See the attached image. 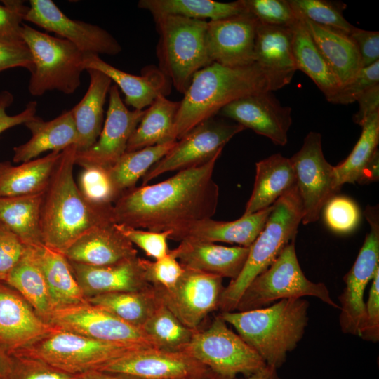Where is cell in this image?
Wrapping results in <instances>:
<instances>
[{
	"label": "cell",
	"instance_id": "cell-4",
	"mask_svg": "<svg viewBox=\"0 0 379 379\" xmlns=\"http://www.w3.org/2000/svg\"><path fill=\"white\" fill-rule=\"evenodd\" d=\"M307 300H280L269 307L220 312L237 334L264 360L266 365L280 368L288 352L293 350L303 337L308 322Z\"/></svg>",
	"mask_w": 379,
	"mask_h": 379
},
{
	"label": "cell",
	"instance_id": "cell-55",
	"mask_svg": "<svg viewBox=\"0 0 379 379\" xmlns=\"http://www.w3.org/2000/svg\"><path fill=\"white\" fill-rule=\"evenodd\" d=\"M358 50L361 67H366L379 61V32L355 27L349 35Z\"/></svg>",
	"mask_w": 379,
	"mask_h": 379
},
{
	"label": "cell",
	"instance_id": "cell-3",
	"mask_svg": "<svg viewBox=\"0 0 379 379\" xmlns=\"http://www.w3.org/2000/svg\"><path fill=\"white\" fill-rule=\"evenodd\" d=\"M272 90L255 62L230 67L212 62L198 71L179 102L167 142L178 141L203 121L215 117L227 105L246 95Z\"/></svg>",
	"mask_w": 379,
	"mask_h": 379
},
{
	"label": "cell",
	"instance_id": "cell-37",
	"mask_svg": "<svg viewBox=\"0 0 379 379\" xmlns=\"http://www.w3.org/2000/svg\"><path fill=\"white\" fill-rule=\"evenodd\" d=\"M87 301L141 329L161 304L152 286L136 291L97 295Z\"/></svg>",
	"mask_w": 379,
	"mask_h": 379
},
{
	"label": "cell",
	"instance_id": "cell-39",
	"mask_svg": "<svg viewBox=\"0 0 379 379\" xmlns=\"http://www.w3.org/2000/svg\"><path fill=\"white\" fill-rule=\"evenodd\" d=\"M178 107L179 102L159 95L145 109L128 140L126 152L167 142Z\"/></svg>",
	"mask_w": 379,
	"mask_h": 379
},
{
	"label": "cell",
	"instance_id": "cell-32",
	"mask_svg": "<svg viewBox=\"0 0 379 379\" xmlns=\"http://www.w3.org/2000/svg\"><path fill=\"white\" fill-rule=\"evenodd\" d=\"M61 152H52L18 166L0 161V197L43 193Z\"/></svg>",
	"mask_w": 379,
	"mask_h": 379
},
{
	"label": "cell",
	"instance_id": "cell-35",
	"mask_svg": "<svg viewBox=\"0 0 379 379\" xmlns=\"http://www.w3.org/2000/svg\"><path fill=\"white\" fill-rule=\"evenodd\" d=\"M5 284L15 290L45 321L52 311L48 286L36 258L34 246L25 253L7 277Z\"/></svg>",
	"mask_w": 379,
	"mask_h": 379
},
{
	"label": "cell",
	"instance_id": "cell-15",
	"mask_svg": "<svg viewBox=\"0 0 379 379\" xmlns=\"http://www.w3.org/2000/svg\"><path fill=\"white\" fill-rule=\"evenodd\" d=\"M222 279L215 274L184 267L180 278L172 288L165 289L152 286L165 307L184 325L197 330L210 312L218 310L225 288Z\"/></svg>",
	"mask_w": 379,
	"mask_h": 379
},
{
	"label": "cell",
	"instance_id": "cell-50",
	"mask_svg": "<svg viewBox=\"0 0 379 379\" xmlns=\"http://www.w3.org/2000/svg\"><path fill=\"white\" fill-rule=\"evenodd\" d=\"M379 84V61L362 67L354 78L340 88L331 101L333 104L348 105L370 88Z\"/></svg>",
	"mask_w": 379,
	"mask_h": 379
},
{
	"label": "cell",
	"instance_id": "cell-8",
	"mask_svg": "<svg viewBox=\"0 0 379 379\" xmlns=\"http://www.w3.org/2000/svg\"><path fill=\"white\" fill-rule=\"evenodd\" d=\"M21 36L29 48L34 68L28 90L33 96L57 90L73 93L80 86L84 53L70 41L22 23Z\"/></svg>",
	"mask_w": 379,
	"mask_h": 379
},
{
	"label": "cell",
	"instance_id": "cell-7",
	"mask_svg": "<svg viewBox=\"0 0 379 379\" xmlns=\"http://www.w3.org/2000/svg\"><path fill=\"white\" fill-rule=\"evenodd\" d=\"M140 348L147 347L95 340L56 327L11 357L37 361L71 374H81L98 371L112 360Z\"/></svg>",
	"mask_w": 379,
	"mask_h": 379
},
{
	"label": "cell",
	"instance_id": "cell-29",
	"mask_svg": "<svg viewBox=\"0 0 379 379\" xmlns=\"http://www.w3.org/2000/svg\"><path fill=\"white\" fill-rule=\"evenodd\" d=\"M272 208L273 204L252 214L242 215L234 221H218L212 218L200 220L187 231L181 241L225 242L250 247L264 228Z\"/></svg>",
	"mask_w": 379,
	"mask_h": 379
},
{
	"label": "cell",
	"instance_id": "cell-17",
	"mask_svg": "<svg viewBox=\"0 0 379 379\" xmlns=\"http://www.w3.org/2000/svg\"><path fill=\"white\" fill-rule=\"evenodd\" d=\"M24 20L54 32L84 53L115 55L122 50L117 40L107 31L98 25L68 18L51 0L29 1Z\"/></svg>",
	"mask_w": 379,
	"mask_h": 379
},
{
	"label": "cell",
	"instance_id": "cell-36",
	"mask_svg": "<svg viewBox=\"0 0 379 379\" xmlns=\"http://www.w3.org/2000/svg\"><path fill=\"white\" fill-rule=\"evenodd\" d=\"M43 193L0 197V223L26 246L44 244L40 227Z\"/></svg>",
	"mask_w": 379,
	"mask_h": 379
},
{
	"label": "cell",
	"instance_id": "cell-12",
	"mask_svg": "<svg viewBox=\"0 0 379 379\" xmlns=\"http://www.w3.org/2000/svg\"><path fill=\"white\" fill-rule=\"evenodd\" d=\"M378 206H368L365 216L370 225L357 258L343 280L345 287L338 299L341 331L359 336L366 321L364 294L366 287L379 270V215Z\"/></svg>",
	"mask_w": 379,
	"mask_h": 379
},
{
	"label": "cell",
	"instance_id": "cell-54",
	"mask_svg": "<svg viewBox=\"0 0 379 379\" xmlns=\"http://www.w3.org/2000/svg\"><path fill=\"white\" fill-rule=\"evenodd\" d=\"M14 67H23L30 72L34 64L32 53L25 42H0V72Z\"/></svg>",
	"mask_w": 379,
	"mask_h": 379
},
{
	"label": "cell",
	"instance_id": "cell-30",
	"mask_svg": "<svg viewBox=\"0 0 379 379\" xmlns=\"http://www.w3.org/2000/svg\"><path fill=\"white\" fill-rule=\"evenodd\" d=\"M90 76L88 88L71 112L78 134L77 152L88 149L97 141L104 119V105L112 80L104 73L86 69Z\"/></svg>",
	"mask_w": 379,
	"mask_h": 379
},
{
	"label": "cell",
	"instance_id": "cell-56",
	"mask_svg": "<svg viewBox=\"0 0 379 379\" xmlns=\"http://www.w3.org/2000/svg\"><path fill=\"white\" fill-rule=\"evenodd\" d=\"M13 101V95L6 91L0 93V134L4 131L20 124H25L33 119L37 110V102H29L25 109L19 114L10 115L6 109Z\"/></svg>",
	"mask_w": 379,
	"mask_h": 379
},
{
	"label": "cell",
	"instance_id": "cell-16",
	"mask_svg": "<svg viewBox=\"0 0 379 379\" xmlns=\"http://www.w3.org/2000/svg\"><path fill=\"white\" fill-rule=\"evenodd\" d=\"M104 126L90 148L77 152L75 164L82 168H109L126 151L128 140L140 122L145 109L129 110L121 98L119 88L112 85Z\"/></svg>",
	"mask_w": 379,
	"mask_h": 379
},
{
	"label": "cell",
	"instance_id": "cell-10",
	"mask_svg": "<svg viewBox=\"0 0 379 379\" xmlns=\"http://www.w3.org/2000/svg\"><path fill=\"white\" fill-rule=\"evenodd\" d=\"M212 371L237 378L250 375L266 366L262 357L218 314L205 330L197 329L183 349Z\"/></svg>",
	"mask_w": 379,
	"mask_h": 379
},
{
	"label": "cell",
	"instance_id": "cell-49",
	"mask_svg": "<svg viewBox=\"0 0 379 379\" xmlns=\"http://www.w3.org/2000/svg\"><path fill=\"white\" fill-rule=\"evenodd\" d=\"M0 4V42H24L21 36L22 20L29 6L22 1L6 0Z\"/></svg>",
	"mask_w": 379,
	"mask_h": 379
},
{
	"label": "cell",
	"instance_id": "cell-48",
	"mask_svg": "<svg viewBox=\"0 0 379 379\" xmlns=\"http://www.w3.org/2000/svg\"><path fill=\"white\" fill-rule=\"evenodd\" d=\"M145 278L154 287L168 289L180 278L184 267L170 252L159 259L150 261L142 258Z\"/></svg>",
	"mask_w": 379,
	"mask_h": 379
},
{
	"label": "cell",
	"instance_id": "cell-40",
	"mask_svg": "<svg viewBox=\"0 0 379 379\" xmlns=\"http://www.w3.org/2000/svg\"><path fill=\"white\" fill-rule=\"evenodd\" d=\"M171 141L125 152L112 166L107 168L114 187L120 195L135 187L139 179L163 158L176 144Z\"/></svg>",
	"mask_w": 379,
	"mask_h": 379
},
{
	"label": "cell",
	"instance_id": "cell-2",
	"mask_svg": "<svg viewBox=\"0 0 379 379\" xmlns=\"http://www.w3.org/2000/svg\"><path fill=\"white\" fill-rule=\"evenodd\" d=\"M77 152L76 145L62 151L41 206L43 244L61 253L91 229L115 223L113 205L92 203L79 190L73 175Z\"/></svg>",
	"mask_w": 379,
	"mask_h": 379
},
{
	"label": "cell",
	"instance_id": "cell-24",
	"mask_svg": "<svg viewBox=\"0 0 379 379\" xmlns=\"http://www.w3.org/2000/svg\"><path fill=\"white\" fill-rule=\"evenodd\" d=\"M291 27L259 22L255 41V62L267 76L272 90L288 84L298 70L291 47Z\"/></svg>",
	"mask_w": 379,
	"mask_h": 379
},
{
	"label": "cell",
	"instance_id": "cell-25",
	"mask_svg": "<svg viewBox=\"0 0 379 379\" xmlns=\"http://www.w3.org/2000/svg\"><path fill=\"white\" fill-rule=\"evenodd\" d=\"M250 247L225 246L215 243L183 240L169 252L182 267L231 280L241 272Z\"/></svg>",
	"mask_w": 379,
	"mask_h": 379
},
{
	"label": "cell",
	"instance_id": "cell-34",
	"mask_svg": "<svg viewBox=\"0 0 379 379\" xmlns=\"http://www.w3.org/2000/svg\"><path fill=\"white\" fill-rule=\"evenodd\" d=\"M34 248L48 286L53 310L87 302L65 255L44 244L34 246Z\"/></svg>",
	"mask_w": 379,
	"mask_h": 379
},
{
	"label": "cell",
	"instance_id": "cell-31",
	"mask_svg": "<svg viewBox=\"0 0 379 379\" xmlns=\"http://www.w3.org/2000/svg\"><path fill=\"white\" fill-rule=\"evenodd\" d=\"M256 174L251 195L243 215L272 206L296 185L295 175L289 158L274 154L255 164Z\"/></svg>",
	"mask_w": 379,
	"mask_h": 379
},
{
	"label": "cell",
	"instance_id": "cell-42",
	"mask_svg": "<svg viewBox=\"0 0 379 379\" xmlns=\"http://www.w3.org/2000/svg\"><path fill=\"white\" fill-rule=\"evenodd\" d=\"M142 329L156 343L159 349L180 352L197 330L184 325L162 303L145 323Z\"/></svg>",
	"mask_w": 379,
	"mask_h": 379
},
{
	"label": "cell",
	"instance_id": "cell-59",
	"mask_svg": "<svg viewBox=\"0 0 379 379\" xmlns=\"http://www.w3.org/2000/svg\"><path fill=\"white\" fill-rule=\"evenodd\" d=\"M13 371V359L0 350V379H11Z\"/></svg>",
	"mask_w": 379,
	"mask_h": 379
},
{
	"label": "cell",
	"instance_id": "cell-9",
	"mask_svg": "<svg viewBox=\"0 0 379 379\" xmlns=\"http://www.w3.org/2000/svg\"><path fill=\"white\" fill-rule=\"evenodd\" d=\"M295 241H291L272 265L252 281L243 293L235 311L263 308L277 300L304 296L316 297L340 309L324 283L312 282L305 277L297 258Z\"/></svg>",
	"mask_w": 379,
	"mask_h": 379
},
{
	"label": "cell",
	"instance_id": "cell-46",
	"mask_svg": "<svg viewBox=\"0 0 379 379\" xmlns=\"http://www.w3.org/2000/svg\"><path fill=\"white\" fill-rule=\"evenodd\" d=\"M324 218L328 227L335 232L346 234L359 224L360 211L356 203L348 197L335 195L324 206Z\"/></svg>",
	"mask_w": 379,
	"mask_h": 379
},
{
	"label": "cell",
	"instance_id": "cell-45",
	"mask_svg": "<svg viewBox=\"0 0 379 379\" xmlns=\"http://www.w3.org/2000/svg\"><path fill=\"white\" fill-rule=\"evenodd\" d=\"M243 2L246 11L262 24L291 27L298 19L288 0H243Z\"/></svg>",
	"mask_w": 379,
	"mask_h": 379
},
{
	"label": "cell",
	"instance_id": "cell-33",
	"mask_svg": "<svg viewBox=\"0 0 379 379\" xmlns=\"http://www.w3.org/2000/svg\"><path fill=\"white\" fill-rule=\"evenodd\" d=\"M297 17L291 27L292 52L297 69L307 74L331 102L341 87L304 22L298 14Z\"/></svg>",
	"mask_w": 379,
	"mask_h": 379
},
{
	"label": "cell",
	"instance_id": "cell-6",
	"mask_svg": "<svg viewBox=\"0 0 379 379\" xmlns=\"http://www.w3.org/2000/svg\"><path fill=\"white\" fill-rule=\"evenodd\" d=\"M154 20L159 35V69L184 94L194 75L213 62L206 43L207 21L176 15L160 16Z\"/></svg>",
	"mask_w": 379,
	"mask_h": 379
},
{
	"label": "cell",
	"instance_id": "cell-38",
	"mask_svg": "<svg viewBox=\"0 0 379 379\" xmlns=\"http://www.w3.org/2000/svg\"><path fill=\"white\" fill-rule=\"evenodd\" d=\"M138 6L153 18L176 15L187 18L218 20L246 11L243 0L223 3L212 0H140Z\"/></svg>",
	"mask_w": 379,
	"mask_h": 379
},
{
	"label": "cell",
	"instance_id": "cell-21",
	"mask_svg": "<svg viewBox=\"0 0 379 379\" xmlns=\"http://www.w3.org/2000/svg\"><path fill=\"white\" fill-rule=\"evenodd\" d=\"M56 328L13 288L0 281V350L10 357Z\"/></svg>",
	"mask_w": 379,
	"mask_h": 379
},
{
	"label": "cell",
	"instance_id": "cell-51",
	"mask_svg": "<svg viewBox=\"0 0 379 379\" xmlns=\"http://www.w3.org/2000/svg\"><path fill=\"white\" fill-rule=\"evenodd\" d=\"M26 247L15 234L0 223V281H6L22 257Z\"/></svg>",
	"mask_w": 379,
	"mask_h": 379
},
{
	"label": "cell",
	"instance_id": "cell-27",
	"mask_svg": "<svg viewBox=\"0 0 379 379\" xmlns=\"http://www.w3.org/2000/svg\"><path fill=\"white\" fill-rule=\"evenodd\" d=\"M25 125L32 136L27 142L13 149L15 163L33 160L47 151L62 152L77 144L78 134L71 110L50 121H44L35 116Z\"/></svg>",
	"mask_w": 379,
	"mask_h": 379
},
{
	"label": "cell",
	"instance_id": "cell-20",
	"mask_svg": "<svg viewBox=\"0 0 379 379\" xmlns=\"http://www.w3.org/2000/svg\"><path fill=\"white\" fill-rule=\"evenodd\" d=\"M206 369V366L184 352L140 348L112 360L98 371L141 379H187Z\"/></svg>",
	"mask_w": 379,
	"mask_h": 379
},
{
	"label": "cell",
	"instance_id": "cell-22",
	"mask_svg": "<svg viewBox=\"0 0 379 379\" xmlns=\"http://www.w3.org/2000/svg\"><path fill=\"white\" fill-rule=\"evenodd\" d=\"M69 262L86 299L104 293L140 291L152 286L145 278L139 257L106 266Z\"/></svg>",
	"mask_w": 379,
	"mask_h": 379
},
{
	"label": "cell",
	"instance_id": "cell-43",
	"mask_svg": "<svg viewBox=\"0 0 379 379\" xmlns=\"http://www.w3.org/2000/svg\"><path fill=\"white\" fill-rule=\"evenodd\" d=\"M293 10L318 25L341 32L348 36L356 27L343 16V3L327 0H288Z\"/></svg>",
	"mask_w": 379,
	"mask_h": 379
},
{
	"label": "cell",
	"instance_id": "cell-28",
	"mask_svg": "<svg viewBox=\"0 0 379 379\" xmlns=\"http://www.w3.org/2000/svg\"><path fill=\"white\" fill-rule=\"evenodd\" d=\"M297 14L304 22L340 87L351 81L362 67L357 46L350 37Z\"/></svg>",
	"mask_w": 379,
	"mask_h": 379
},
{
	"label": "cell",
	"instance_id": "cell-26",
	"mask_svg": "<svg viewBox=\"0 0 379 379\" xmlns=\"http://www.w3.org/2000/svg\"><path fill=\"white\" fill-rule=\"evenodd\" d=\"M84 67L94 69L106 74L124 94V102L134 109L143 110L160 95H166L170 90L169 79L159 70L149 67L142 76L128 74L100 58L98 55L84 53Z\"/></svg>",
	"mask_w": 379,
	"mask_h": 379
},
{
	"label": "cell",
	"instance_id": "cell-41",
	"mask_svg": "<svg viewBox=\"0 0 379 379\" xmlns=\"http://www.w3.org/2000/svg\"><path fill=\"white\" fill-rule=\"evenodd\" d=\"M361 135L348 157L335 170L339 186L359 182L375 154L378 152L379 111L371 114L361 124Z\"/></svg>",
	"mask_w": 379,
	"mask_h": 379
},
{
	"label": "cell",
	"instance_id": "cell-58",
	"mask_svg": "<svg viewBox=\"0 0 379 379\" xmlns=\"http://www.w3.org/2000/svg\"><path fill=\"white\" fill-rule=\"evenodd\" d=\"M77 379H141L132 375L106 372L102 371H93L81 373Z\"/></svg>",
	"mask_w": 379,
	"mask_h": 379
},
{
	"label": "cell",
	"instance_id": "cell-53",
	"mask_svg": "<svg viewBox=\"0 0 379 379\" xmlns=\"http://www.w3.org/2000/svg\"><path fill=\"white\" fill-rule=\"evenodd\" d=\"M365 310V325L360 337L365 340L376 343L379 340V270L372 279Z\"/></svg>",
	"mask_w": 379,
	"mask_h": 379
},
{
	"label": "cell",
	"instance_id": "cell-60",
	"mask_svg": "<svg viewBox=\"0 0 379 379\" xmlns=\"http://www.w3.org/2000/svg\"><path fill=\"white\" fill-rule=\"evenodd\" d=\"M244 379H281L277 368L274 366L266 365L257 372L246 376Z\"/></svg>",
	"mask_w": 379,
	"mask_h": 379
},
{
	"label": "cell",
	"instance_id": "cell-57",
	"mask_svg": "<svg viewBox=\"0 0 379 379\" xmlns=\"http://www.w3.org/2000/svg\"><path fill=\"white\" fill-rule=\"evenodd\" d=\"M356 102L359 103V109L353 116V121L361 126L371 114L379 111V84L363 93Z\"/></svg>",
	"mask_w": 379,
	"mask_h": 379
},
{
	"label": "cell",
	"instance_id": "cell-44",
	"mask_svg": "<svg viewBox=\"0 0 379 379\" xmlns=\"http://www.w3.org/2000/svg\"><path fill=\"white\" fill-rule=\"evenodd\" d=\"M77 185L84 197L96 204L113 205L119 197L109 178L107 168H83Z\"/></svg>",
	"mask_w": 379,
	"mask_h": 379
},
{
	"label": "cell",
	"instance_id": "cell-1",
	"mask_svg": "<svg viewBox=\"0 0 379 379\" xmlns=\"http://www.w3.org/2000/svg\"><path fill=\"white\" fill-rule=\"evenodd\" d=\"M222 152L162 182L124 192L113 204L115 223L168 231L169 239L180 241L194 224L211 218L216 212L219 187L213 174Z\"/></svg>",
	"mask_w": 379,
	"mask_h": 379
},
{
	"label": "cell",
	"instance_id": "cell-18",
	"mask_svg": "<svg viewBox=\"0 0 379 379\" xmlns=\"http://www.w3.org/2000/svg\"><path fill=\"white\" fill-rule=\"evenodd\" d=\"M258 23L246 11L227 18L207 21L206 43L211 60L230 67L254 63Z\"/></svg>",
	"mask_w": 379,
	"mask_h": 379
},
{
	"label": "cell",
	"instance_id": "cell-61",
	"mask_svg": "<svg viewBox=\"0 0 379 379\" xmlns=\"http://www.w3.org/2000/svg\"><path fill=\"white\" fill-rule=\"evenodd\" d=\"M187 379H237V378H232L225 375H222L216 373L209 368L206 369L204 372L194 375L193 377Z\"/></svg>",
	"mask_w": 379,
	"mask_h": 379
},
{
	"label": "cell",
	"instance_id": "cell-23",
	"mask_svg": "<svg viewBox=\"0 0 379 379\" xmlns=\"http://www.w3.org/2000/svg\"><path fill=\"white\" fill-rule=\"evenodd\" d=\"M62 253L70 262L91 266L110 265L138 257L137 250L114 223L91 229Z\"/></svg>",
	"mask_w": 379,
	"mask_h": 379
},
{
	"label": "cell",
	"instance_id": "cell-11",
	"mask_svg": "<svg viewBox=\"0 0 379 379\" xmlns=\"http://www.w3.org/2000/svg\"><path fill=\"white\" fill-rule=\"evenodd\" d=\"M289 159L302 204L301 222L304 225L314 222L319 218L326 204L340 189L335 166L324 156L321 135L315 131L308 133L301 148Z\"/></svg>",
	"mask_w": 379,
	"mask_h": 379
},
{
	"label": "cell",
	"instance_id": "cell-13",
	"mask_svg": "<svg viewBox=\"0 0 379 379\" xmlns=\"http://www.w3.org/2000/svg\"><path fill=\"white\" fill-rule=\"evenodd\" d=\"M45 321L62 330L95 340L159 349L142 329L88 301L55 308Z\"/></svg>",
	"mask_w": 379,
	"mask_h": 379
},
{
	"label": "cell",
	"instance_id": "cell-47",
	"mask_svg": "<svg viewBox=\"0 0 379 379\" xmlns=\"http://www.w3.org/2000/svg\"><path fill=\"white\" fill-rule=\"evenodd\" d=\"M114 226L133 245L138 246L147 256L155 260L166 256L170 251L168 239L171 232L168 231L153 232L117 223Z\"/></svg>",
	"mask_w": 379,
	"mask_h": 379
},
{
	"label": "cell",
	"instance_id": "cell-14",
	"mask_svg": "<svg viewBox=\"0 0 379 379\" xmlns=\"http://www.w3.org/2000/svg\"><path fill=\"white\" fill-rule=\"evenodd\" d=\"M246 128L237 123H228L215 118L197 125L142 177V185L165 173L180 171L208 161L237 133Z\"/></svg>",
	"mask_w": 379,
	"mask_h": 379
},
{
	"label": "cell",
	"instance_id": "cell-5",
	"mask_svg": "<svg viewBox=\"0 0 379 379\" xmlns=\"http://www.w3.org/2000/svg\"><path fill=\"white\" fill-rule=\"evenodd\" d=\"M302 216V204L295 185L273 204L264 228L250 246L241 272L222 293L218 306L220 312L235 311L252 281L272 265L291 241L295 240Z\"/></svg>",
	"mask_w": 379,
	"mask_h": 379
},
{
	"label": "cell",
	"instance_id": "cell-19",
	"mask_svg": "<svg viewBox=\"0 0 379 379\" xmlns=\"http://www.w3.org/2000/svg\"><path fill=\"white\" fill-rule=\"evenodd\" d=\"M291 112V107L281 105L272 91H267L240 98L225 106L218 114L284 146L292 124Z\"/></svg>",
	"mask_w": 379,
	"mask_h": 379
},
{
	"label": "cell",
	"instance_id": "cell-52",
	"mask_svg": "<svg viewBox=\"0 0 379 379\" xmlns=\"http://www.w3.org/2000/svg\"><path fill=\"white\" fill-rule=\"evenodd\" d=\"M13 359L11 379H77L80 374H71L44 363L23 358Z\"/></svg>",
	"mask_w": 379,
	"mask_h": 379
}]
</instances>
